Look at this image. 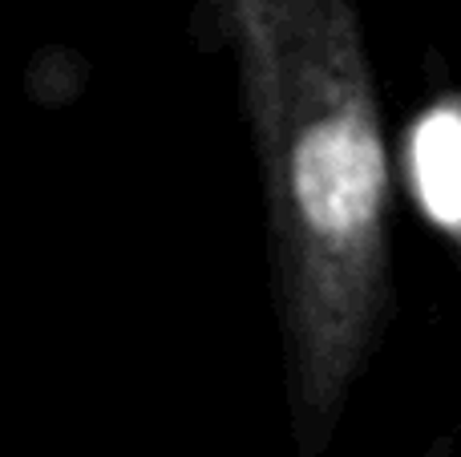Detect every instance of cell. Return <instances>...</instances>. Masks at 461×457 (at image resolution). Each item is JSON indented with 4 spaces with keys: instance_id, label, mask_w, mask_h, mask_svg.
Returning a JSON list of instances; mask_svg holds the SVG:
<instances>
[{
    "instance_id": "cell-1",
    "label": "cell",
    "mask_w": 461,
    "mask_h": 457,
    "mask_svg": "<svg viewBox=\"0 0 461 457\" xmlns=\"http://www.w3.org/2000/svg\"><path fill=\"white\" fill-rule=\"evenodd\" d=\"M263 178L284 389L332 442L389 312V150L357 0H219Z\"/></svg>"
}]
</instances>
